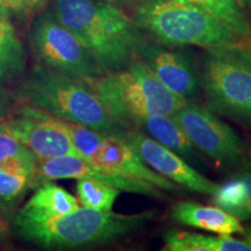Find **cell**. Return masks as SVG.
<instances>
[{"label": "cell", "mask_w": 251, "mask_h": 251, "mask_svg": "<svg viewBox=\"0 0 251 251\" xmlns=\"http://www.w3.org/2000/svg\"><path fill=\"white\" fill-rule=\"evenodd\" d=\"M133 128L149 135L151 139L183 157L185 161L196 159V147L172 115H146L137 119Z\"/></svg>", "instance_id": "15"}, {"label": "cell", "mask_w": 251, "mask_h": 251, "mask_svg": "<svg viewBox=\"0 0 251 251\" xmlns=\"http://www.w3.org/2000/svg\"><path fill=\"white\" fill-rule=\"evenodd\" d=\"M23 102L39 107L64 121L85 126L102 134H120L124 128L113 120L85 81L37 65L17 90Z\"/></svg>", "instance_id": "4"}, {"label": "cell", "mask_w": 251, "mask_h": 251, "mask_svg": "<svg viewBox=\"0 0 251 251\" xmlns=\"http://www.w3.org/2000/svg\"><path fill=\"white\" fill-rule=\"evenodd\" d=\"M171 216L175 221L181 225L218 235H231L244 231L240 219L218 206H203L197 202L178 201L172 207Z\"/></svg>", "instance_id": "14"}, {"label": "cell", "mask_w": 251, "mask_h": 251, "mask_svg": "<svg viewBox=\"0 0 251 251\" xmlns=\"http://www.w3.org/2000/svg\"><path fill=\"white\" fill-rule=\"evenodd\" d=\"M50 0H0V12L9 18H28L39 13Z\"/></svg>", "instance_id": "22"}, {"label": "cell", "mask_w": 251, "mask_h": 251, "mask_svg": "<svg viewBox=\"0 0 251 251\" xmlns=\"http://www.w3.org/2000/svg\"><path fill=\"white\" fill-rule=\"evenodd\" d=\"M62 122L78 156L97 168L111 174L149 181L164 191L178 190L177 184L149 168L119 135L102 134L85 126L64 120Z\"/></svg>", "instance_id": "7"}, {"label": "cell", "mask_w": 251, "mask_h": 251, "mask_svg": "<svg viewBox=\"0 0 251 251\" xmlns=\"http://www.w3.org/2000/svg\"><path fill=\"white\" fill-rule=\"evenodd\" d=\"M23 143L19 141L15 135L5 124V121H0V164L12 158L14 156L24 155L29 152ZM31 152V151H30Z\"/></svg>", "instance_id": "23"}, {"label": "cell", "mask_w": 251, "mask_h": 251, "mask_svg": "<svg viewBox=\"0 0 251 251\" xmlns=\"http://www.w3.org/2000/svg\"><path fill=\"white\" fill-rule=\"evenodd\" d=\"M35 172H11L0 169V213L8 214L31 190Z\"/></svg>", "instance_id": "21"}, {"label": "cell", "mask_w": 251, "mask_h": 251, "mask_svg": "<svg viewBox=\"0 0 251 251\" xmlns=\"http://www.w3.org/2000/svg\"><path fill=\"white\" fill-rule=\"evenodd\" d=\"M241 6H246V7H249L251 9V0H238Z\"/></svg>", "instance_id": "28"}, {"label": "cell", "mask_w": 251, "mask_h": 251, "mask_svg": "<svg viewBox=\"0 0 251 251\" xmlns=\"http://www.w3.org/2000/svg\"><path fill=\"white\" fill-rule=\"evenodd\" d=\"M34 191L33 196L21 208L24 211L41 215H63L80 207L77 198L55 184L54 180L40 184Z\"/></svg>", "instance_id": "18"}, {"label": "cell", "mask_w": 251, "mask_h": 251, "mask_svg": "<svg viewBox=\"0 0 251 251\" xmlns=\"http://www.w3.org/2000/svg\"><path fill=\"white\" fill-rule=\"evenodd\" d=\"M136 56L151 69L168 89L186 101H192L201 93L200 75L186 52L142 41Z\"/></svg>", "instance_id": "13"}, {"label": "cell", "mask_w": 251, "mask_h": 251, "mask_svg": "<svg viewBox=\"0 0 251 251\" xmlns=\"http://www.w3.org/2000/svg\"><path fill=\"white\" fill-rule=\"evenodd\" d=\"M164 251H251L247 241L235 240L230 235H201L183 230L164 234Z\"/></svg>", "instance_id": "16"}, {"label": "cell", "mask_w": 251, "mask_h": 251, "mask_svg": "<svg viewBox=\"0 0 251 251\" xmlns=\"http://www.w3.org/2000/svg\"><path fill=\"white\" fill-rule=\"evenodd\" d=\"M207 51L200 80L208 108L251 126V72L215 50Z\"/></svg>", "instance_id": "8"}, {"label": "cell", "mask_w": 251, "mask_h": 251, "mask_svg": "<svg viewBox=\"0 0 251 251\" xmlns=\"http://www.w3.org/2000/svg\"><path fill=\"white\" fill-rule=\"evenodd\" d=\"M11 94L0 85V120L4 119L11 109Z\"/></svg>", "instance_id": "26"}, {"label": "cell", "mask_w": 251, "mask_h": 251, "mask_svg": "<svg viewBox=\"0 0 251 251\" xmlns=\"http://www.w3.org/2000/svg\"><path fill=\"white\" fill-rule=\"evenodd\" d=\"M93 178L101 180L124 192L137 193L142 196L161 198V188L146 180L134 179L125 176L111 174L97 168L90 162L76 155H61L37 161L36 175L31 190H35L40 184L57 179H81Z\"/></svg>", "instance_id": "12"}, {"label": "cell", "mask_w": 251, "mask_h": 251, "mask_svg": "<svg viewBox=\"0 0 251 251\" xmlns=\"http://www.w3.org/2000/svg\"><path fill=\"white\" fill-rule=\"evenodd\" d=\"M85 83L124 129H131L134 122L146 115H174L187 102L168 89L137 56L122 70L106 72Z\"/></svg>", "instance_id": "3"}, {"label": "cell", "mask_w": 251, "mask_h": 251, "mask_svg": "<svg viewBox=\"0 0 251 251\" xmlns=\"http://www.w3.org/2000/svg\"><path fill=\"white\" fill-rule=\"evenodd\" d=\"M150 209L120 214L79 207L63 215H41L19 209L13 218L14 234L46 249H78L119 240L143 228L156 218Z\"/></svg>", "instance_id": "1"}, {"label": "cell", "mask_w": 251, "mask_h": 251, "mask_svg": "<svg viewBox=\"0 0 251 251\" xmlns=\"http://www.w3.org/2000/svg\"><path fill=\"white\" fill-rule=\"evenodd\" d=\"M234 177L238 178L243 185L244 196H246V206H244V220L251 219V171L244 170Z\"/></svg>", "instance_id": "25"}, {"label": "cell", "mask_w": 251, "mask_h": 251, "mask_svg": "<svg viewBox=\"0 0 251 251\" xmlns=\"http://www.w3.org/2000/svg\"><path fill=\"white\" fill-rule=\"evenodd\" d=\"M30 45L41 67L87 81L106 74L91 50L59 23L52 11L37 15L31 25Z\"/></svg>", "instance_id": "6"}, {"label": "cell", "mask_w": 251, "mask_h": 251, "mask_svg": "<svg viewBox=\"0 0 251 251\" xmlns=\"http://www.w3.org/2000/svg\"><path fill=\"white\" fill-rule=\"evenodd\" d=\"M108 2H121V1H126V0H106Z\"/></svg>", "instance_id": "30"}, {"label": "cell", "mask_w": 251, "mask_h": 251, "mask_svg": "<svg viewBox=\"0 0 251 251\" xmlns=\"http://www.w3.org/2000/svg\"><path fill=\"white\" fill-rule=\"evenodd\" d=\"M247 242L249 243V246L251 247V230H250L249 233H248V235H247Z\"/></svg>", "instance_id": "29"}, {"label": "cell", "mask_w": 251, "mask_h": 251, "mask_svg": "<svg viewBox=\"0 0 251 251\" xmlns=\"http://www.w3.org/2000/svg\"><path fill=\"white\" fill-rule=\"evenodd\" d=\"M5 124L39 161L61 155L78 156L61 119L39 107L24 102Z\"/></svg>", "instance_id": "10"}, {"label": "cell", "mask_w": 251, "mask_h": 251, "mask_svg": "<svg viewBox=\"0 0 251 251\" xmlns=\"http://www.w3.org/2000/svg\"><path fill=\"white\" fill-rule=\"evenodd\" d=\"M52 13L93 52L103 70H122L143 37L133 19L101 0H51Z\"/></svg>", "instance_id": "2"}, {"label": "cell", "mask_w": 251, "mask_h": 251, "mask_svg": "<svg viewBox=\"0 0 251 251\" xmlns=\"http://www.w3.org/2000/svg\"><path fill=\"white\" fill-rule=\"evenodd\" d=\"M213 50L234 59L238 64L251 72V40H242L236 43L214 48Z\"/></svg>", "instance_id": "24"}, {"label": "cell", "mask_w": 251, "mask_h": 251, "mask_svg": "<svg viewBox=\"0 0 251 251\" xmlns=\"http://www.w3.org/2000/svg\"><path fill=\"white\" fill-rule=\"evenodd\" d=\"M8 237V231H7V227H6L5 222L0 219V243L5 242Z\"/></svg>", "instance_id": "27"}, {"label": "cell", "mask_w": 251, "mask_h": 251, "mask_svg": "<svg viewBox=\"0 0 251 251\" xmlns=\"http://www.w3.org/2000/svg\"><path fill=\"white\" fill-rule=\"evenodd\" d=\"M248 153H249V157L251 159V141H250V144H249V148H248Z\"/></svg>", "instance_id": "31"}, {"label": "cell", "mask_w": 251, "mask_h": 251, "mask_svg": "<svg viewBox=\"0 0 251 251\" xmlns=\"http://www.w3.org/2000/svg\"><path fill=\"white\" fill-rule=\"evenodd\" d=\"M172 117L193 146L216 162L235 163L247 151L236 131L199 103L187 101Z\"/></svg>", "instance_id": "9"}, {"label": "cell", "mask_w": 251, "mask_h": 251, "mask_svg": "<svg viewBox=\"0 0 251 251\" xmlns=\"http://www.w3.org/2000/svg\"><path fill=\"white\" fill-rule=\"evenodd\" d=\"M76 190L81 206L102 212L112 211L121 192L119 188L93 178L77 179Z\"/></svg>", "instance_id": "20"}, {"label": "cell", "mask_w": 251, "mask_h": 251, "mask_svg": "<svg viewBox=\"0 0 251 251\" xmlns=\"http://www.w3.org/2000/svg\"><path fill=\"white\" fill-rule=\"evenodd\" d=\"M26 54L11 18L0 12V81L6 83L24 74Z\"/></svg>", "instance_id": "17"}, {"label": "cell", "mask_w": 251, "mask_h": 251, "mask_svg": "<svg viewBox=\"0 0 251 251\" xmlns=\"http://www.w3.org/2000/svg\"><path fill=\"white\" fill-rule=\"evenodd\" d=\"M212 14L244 39L251 40V26L236 0H183Z\"/></svg>", "instance_id": "19"}, {"label": "cell", "mask_w": 251, "mask_h": 251, "mask_svg": "<svg viewBox=\"0 0 251 251\" xmlns=\"http://www.w3.org/2000/svg\"><path fill=\"white\" fill-rule=\"evenodd\" d=\"M133 21L168 47L197 46L206 49L248 40L228 25L183 0H142Z\"/></svg>", "instance_id": "5"}, {"label": "cell", "mask_w": 251, "mask_h": 251, "mask_svg": "<svg viewBox=\"0 0 251 251\" xmlns=\"http://www.w3.org/2000/svg\"><path fill=\"white\" fill-rule=\"evenodd\" d=\"M236 1H237V2H238V0H236ZM238 4H240V2H238Z\"/></svg>", "instance_id": "32"}, {"label": "cell", "mask_w": 251, "mask_h": 251, "mask_svg": "<svg viewBox=\"0 0 251 251\" xmlns=\"http://www.w3.org/2000/svg\"><path fill=\"white\" fill-rule=\"evenodd\" d=\"M118 135L129 144L149 168L179 186L209 196H213L220 188L219 184L213 183L211 179L198 172L183 157L151 139L143 131L131 128L124 129Z\"/></svg>", "instance_id": "11"}]
</instances>
